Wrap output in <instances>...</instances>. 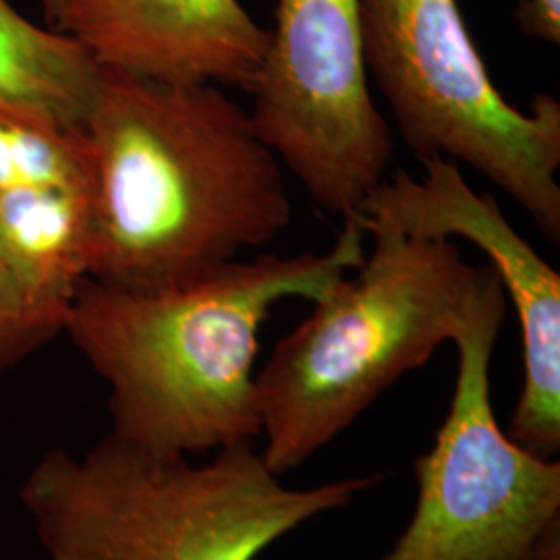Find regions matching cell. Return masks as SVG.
I'll return each instance as SVG.
<instances>
[{
  "instance_id": "6da1fadb",
  "label": "cell",
  "mask_w": 560,
  "mask_h": 560,
  "mask_svg": "<svg viewBox=\"0 0 560 560\" xmlns=\"http://www.w3.org/2000/svg\"><path fill=\"white\" fill-rule=\"evenodd\" d=\"M83 133L94 156L90 279L102 284L175 287L291 224L282 162L221 85L102 67Z\"/></svg>"
},
{
  "instance_id": "7a4b0ae2",
  "label": "cell",
  "mask_w": 560,
  "mask_h": 560,
  "mask_svg": "<svg viewBox=\"0 0 560 560\" xmlns=\"http://www.w3.org/2000/svg\"><path fill=\"white\" fill-rule=\"evenodd\" d=\"M360 221L322 254L240 258L159 291L85 279L65 332L108 384L110 434L161 455H200L261 436L260 330L282 300L318 301L365 256Z\"/></svg>"
},
{
  "instance_id": "3957f363",
  "label": "cell",
  "mask_w": 560,
  "mask_h": 560,
  "mask_svg": "<svg viewBox=\"0 0 560 560\" xmlns=\"http://www.w3.org/2000/svg\"><path fill=\"white\" fill-rule=\"evenodd\" d=\"M279 478L254 442L196 465L108 434L83 457L48 451L20 499L48 560H256L382 481L358 476L293 490Z\"/></svg>"
},
{
  "instance_id": "277c9868",
  "label": "cell",
  "mask_w": 560,
  "mask_h": 560,
  "mask_svg": "<svg viewBox=\"0 0 560 560\" xmlns=\"http://www.w3.org/2000/svg\"><path fill=\"white\" fill-rule=\"evenodd\" d=\"M370 249L256 372L261 459L293 471L340 436L405 374L455 339L488 266L453 241L365 233Z\"/></svg>"
},
{
  "instance_id": "5b68a950",
  "label": "cell",
  "mask_w": 560,
  "mask_h": 560,
  "mask_svg": "<svg viewBox=\"0 0 560 560\" xmlns=\"http://www.w3.org/2000/svg\"><path fill=\"white\" fill-rule=\"evenodd\" d=\"M363 57L418 161L467 164L560 241V104L502 96L457 0H361Z\"/></svg>"
},
{
  "instance_id": "8992f818",
  "label": "cell",
  "mask_w": 560,
  "mask_h": 560,
  "mask_svg": "<svg viewBox=\"0 0 560 560\" xmlns=\"http://www.w3.org/2000/svg\"><path fill=\"white\" fill-rule=\"evenodd\" d=\"M486 279L455 335L457 381L434 446L416 459L409 525L376 560H560V463L521 448L494 416L490 365L506 316Z\"/></svg>"
},
{
  "instance_id": "52a82bcc",
  "label": "cell",
  "mask_w": 560,
  "mask_h": 560,
  "mask_svg": "<svg viewBox=\"0 0 560 560\" xmlns=\"http://www.w3.org/2000/svg\"><path fill=\"white\" fill-rule=\"evenodd\" d=\"M252 120L330 217L360 221L388 177L393 131L370 92L361 0H277Z\"/></svg>"
},
{
  "instance_id": "ba28073f",
  "label": "cell",
  "mask_w": 560,
  "mask_h": 560,
  "mask_svg": "<svg viewBox=\"0 0 560 560\" xmlns=\"http://www.w3.org/2000/svg\"><path fill=\"white\" fill-rule=\"evenodd\" d=\"M423 177L388 175L363 203L365 233L474 243L499 275L520 318L523 386L506 436L540 459L560 453V275L521 237L490 194H478L459 164L421 162Z\"/></svg>"
},
{
  "instance_id": "9c48e42d",
  "label": "cell",
  "mask_w": 560,
  "mask_h": 560,
  "mask_svg": "<svg viewBox=\"0 0 560 560\" xmlns=\"http://www.w3.org/2000/svg\"><path fill=\"white\" fill-rule=\"evenodd\" d=\"M48 27L104 69L252 90L268 32L240 0H40Z\"/></svg>"
},
{
  "instance_id": "30bf717a",
  "label": "cell",
  "mask_w": 560,
  "mask_h": 560,
  "mask_svg": "<svg viewBox=\"0 0 560 560\" xmlns=\"http://www.w3.org/2000/svg\"><path fill=\"white\" fill-rule=\"evenodd\" d=\"M94 187H40L0 194V258L48 340L65 328L90 279Z\"/></svg>"
},
{
  "instance_id": "8fae6325",
  "label": "cell",
  "mask_w": 560,
  "mask_h": 560,
  "mask_svg": "<svg viewBox=\"0 0 560 560\" xmlns=\"http://www.w3.org/2000/svg\"><path fill=\"white\" fill-rule=\"evenodd\" d=\"M101 65L50 27L0 0V108L60 129H80Z\"/></svg>"
},
{
  "instance_id": "7c38bea8",
  "label": "cell",
  "mask_w": 560,
  "mask_h": 560,
  "mask_svg": "<svg viewBox=\"0 0 560 560\" xmlns=\"http://www.w3.org/2000/svg\"><path fill=\"white\" fill-rule=\"evenodd\" d=\"M40 187H94L90 141L0 108V194Z\"/></svg>"
},
{
  "instance_id": "4fadbf2b",
  "label": "cell",
  "mask_w": 560,
  "mask_h": 560,
  "mask_svg": "<svg viewBox=\"0 0 560 560\" xmlns=\"http://www.w3.org/2000/svg\"><path fill=\"white\" fill-rule=\"evenodd\" d=\"M48 337L34 320L18 282L0 258V374L32 355Z\"/></svg>"
},
{
  "instance_id": "5bb4252c",
  "label": "cell",
  "mask_w": 560,
  "mask_h": 560,
  "mask_svg": "<svg viewBox=\"0 0 560 560\" xmlns=\"http://www.w3.org/2000/svg\"><path fill=\"white\" fill-rule=\"evenodd\" d=\"M515 20L525 36L555 46L559 44L560 0H520Z\"/></svg>"
}]
</instances>
